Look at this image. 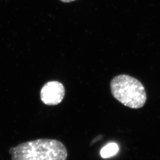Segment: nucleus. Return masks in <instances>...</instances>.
<instances>
[{
	"instance_id": "1",
	"label": "nucleus",
	"mask_w": 160,
	"mask_h": 160,
	"mask_svg": "<svg viewBox=\"0 0 160 160\" xmlns=\"http://www.w3.org/2000/svg\"><path fill=\"white\" fill-rule=\"evenodd\" d=\"M12 160H67L68 151L56 139H38L20 143L9 150Z\"/></svg>"
},
{
	"instance_id": "2",
	"label": "nucleus",
	"mask_w": 160,
	"mask_h": 160,
	"mask_svg": "<svg viewBox=\"0 0 160 160\" xmlns=\"http://www.w3.org/2000/svg\"><path fill=\"white\" fill-rule=\"evenodd\" d=\"M110 87L113 97L126 107L141 108L146 102L145 87L139 80L131 76H116L111 81Z\"/></svg>"
},
{
	"instance_id": "3",
	"label": "nucleus",
	"mask_w": 160,
	"mask_h": 160,
	"mask_svg": "<svg viewBox=\"0 0 160 160\" xmlns=\"http://www.w3.org/2000/svg\"><path fill=\"white\" fill-rule=\"evenodd\" d=\"M65 88L61 82L50 81L44 84L40 92L41 101L48 106H55L62 101Z\"/></svg>"
},
{
	"instance_id": "4",
	"label": "nucleus",
	"mask_w": 160,
	"mask_h": 160,
	"mask_svg": "<svg viewBox=\"0 0 160 160\" xmlns=\"http://www.w3.org/2000/svg\"><path fill=\"white\" fill-rule=\"evenodd\" d=\"M119 150L118 145L115 143H110L106 145L102 148L100 151L101 157L104 159H107L112 157L118 153Z\"/></svg>"
},
{
	"instance_id": "5",
	"label": "nucleus",
	"mask_w": 160,
	"mask_h": 160,
	"mask_svg": "<svg viewBox=\"0 0 160 160\" xmlns=\"http://www.w3.org/2000/svg\"><path fill=\"white\" fill-rule=\"evenodd\" d=\"M60 1L63 2L64 3H69V2L74 1H76V0H60Z\"/></svg>"
}]
</instances>
